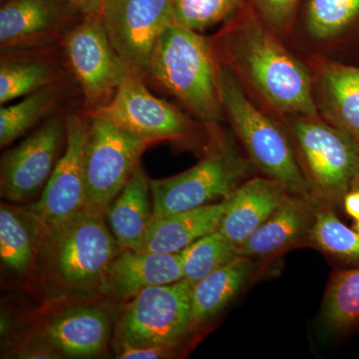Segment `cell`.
<instances>
[{"instance_id":"1","label":"cell","mask_w":359,"mask_h":359,"mask_svg":"<svg viewBox=\"0 0 359 359\" xmlns=\"http://www.w3.org/2000/svg\"><path fill=\"white\" fill-rule=\"evenodd\" d=\"M120 250L105 214L85 209L44 233L39 259L46 283L54 290L87 294L98 292Z\"/></svg>"},{"instance_id":"2","label":"cell","mask_w":359,"mask_h":359,"mask_svg":"<svg viewBox=\"0 0 359 359\" xmlns=\"http://www.w3.org/2000/svg\"><path fill=\"white\" fill-rule=\"evenodd\" d=\"M226 52L233 65L276 109L318 117L308 69L263 26L249 22L231 33Z\"/></svg>"},{"instance_id":"3","label":"cell","mask_w":359,"mask_h":359,"mask_svg":"<svg viewBox=\"0 0 359 359\" xmlns=\"http://www.w3.org/2000/svg\"><path fill=\"white\" fill-rule=\"evenodd\" d=\"M219 66L204 37L175 23L161 36L149 75L202 121L215 124L224 112Z\"/></svg>"},{"instance_id":"4","label":"cell","mask_w":359,"mask_h":359,"mask_svg":"<svg viewBox=\"0 0 359 359\" xmlns=\"http://www.w3.org/2000/svg\"><path fill=\"white\" fill-rule=\"evenodd\" d=\"M219 77L224 111L252 162L292 195L314 199L297 156L283 130L250 102L230 66L219 65Z\"/></svg>"},{"instance_id":"5","label":"cell","mask_w":359,"mask_h":359,"mask_svg":"<svg viewBox=\"0 0 359 359\" xmlns=\"http://www.w3.org/2000/svg\"><path fill=\"white\" fill-rule=\"evenodd\" d=\"M297 159L314 199L335 207L359 175V147L351 137L318 117L292 123Z\"/></svg>"},{"instance_id":"6","label":"cell","mask_w":359,"mask_h":359,"mask_svg":"<svg viewBox=\"0 0 359 359\" xmlns=\"http://www.w3.org/2000/svg\"><path fill=\"white\" fill-rule=\"evenodd\" d=\"M89 116L84 154L85 209L105 214L151 143L97 116Z\"/></svg>"},{"instance_id":"7","label":"cell","mask_w":359,"mask_h":359,"mask_svg":"<svg viewBox=\"0 0 359 359\" xmlns=\"http://www.w3.org/2000/svg\"><path fill=\"white\" fill-rule=\"evenodd\" d=\"M193 283L181 280L141 290L130 299L118 325V344L179 346L195 330Z\"/></svg>"},{"instance_id":"8","label":"cell","mask_w":359,"mask_h":359,"mask_svg":"<svg viewBox=\"0 0 359 359\" xmlns=\"http://www.w3.org/2000/svg\"><path fill=\"white\" fill-rule=\"evenodd\" d=\"M249 172L247 161L230 146H223L184 173L152 180L154 219L226 199Z\"/></svg>"},{"instance_id":"9","label":"cell","mask_w":359,"mask_h":359,"mask_svg":"<svg viewBox=\"0 0 359 359\" xmlns=\"http://www.w3.org/2000/svg\"><path fill=\"white\" fill-rule=\"evenodd\" d=\"M100 18L118 55L141 78L163 33L177 23L174 0H105Z\"/></svg>"},{"instance_id":"10","label":"cell","mask_w":359,"mask_h":359,"mask_svg":"<svg viewBox=\"0 0 359 359\" xmlns=\"http://www.w3.org/2000/svg\"><path fill=\"white\" fill-rule=\"evenodd\" d=\"M63 47L85 100L93 109L107 103L133 73L111 44L100 15L85 16L65 35Z\"/></svg>"},{"instance_id":"11","label":"cell","mask_w":359,"mask_h":359,"mask_svg":"<svg viewBox=\"0 0 359 359\" xmlns=\"http://www.w3.org/2000/svg\"><path fill=\"white\" fill-rule=\"evenodd\" d=\"M89 115L107 120L142 140L181 139L191 133L192 122L171 104L153 95L138 75L131 73L107 103Z\"/></svg>"},{"instance_id":"12","label":"cell","mask_w":359,"mask_h":359,"mask_svg":"<svg viewBox=\"0 0 359 359\" xmlns=\"http://www.w3.org/2000/svg\"><path fill=\"white\" fill-rule=\"evenodd\" d=\"M65 140L66 121L52 118L6 153L0 171L2 197L11 202H26L43 191L60 159Z\"/></svg>"},{"instance_id":"13","label":"cell","mask_w":359,"mask_h":359,"mask_svg":"<svg viewBox=\"0 0 359 359\" xmlns=\"http://www.w3.org/2000/svg\"><path fill=\"white\" fill-rule=\"evenodd\" d=\"M89 121L79 114L66 119V145L41 197L30 205L44 233L85 210L84 154Z\"/></svg>"},{"instance_id":"14","label":"cell","mask_w":359,"mask_h":359,"mask_svg":"<svg viewBox=\"0 0 359 359\" xmlns=\"http://www.w3.org/2000/svg\"><path fill=\"white\" fill-rule=\"evenodd\" d=\"M183 280L180 254L121 250L108 266L99 294L130 301L141 290Z\"/></svg>"},{"instance_id":"15","label":"cell","mask_w":359,"mask_h":359,"mask_svg":"<svg viewBox=\"0 0 359 359\" xmlns=\"http://www.w3.org/2000/svg\"><path fill=\"white\" fill-rule=\"evenodd\" d=\"M320 203L289 194L280 207L238 247V256L271 257L306 244Z\"/></svg>"},{"instance_id":"16","label":"cell","mask_w":359,"mask_h":359,"mask_svg":"<svg viewBox=\"0 0 359 359\" xmlns=\"http://www.w3.org/2000/svg\"><path fill=\"white\" fill-rule=\"evenodd\" d=\"M289 194L268 177L245 181L226 198L228 205L219 231L238 247L273 215Z\"/></svg>"},{"instance_id":"17","label":"cell","mask_w":359,"mask_h":359,"mask_svg":"<svg viewBox=\"0 0 359 359\" xmlns=\"http://www.w3.org/2000/svg\"><path fill=\"white\" fill-rule=\"evenodd\" d=\"M111 321L100 306H82L59 313L39 335L68 358H93L109 340Z\"/></svg>"},{"instance_id":"18","label":"cell","mask_w":359,"mask_h":359,"mask_svg":"<svg viewBox=\"0 0 359 359\" xmlns=\"http://www.w3.org/2000/svg\"><path fill=\"white\" fill-rule=\"evenodd\" d=\"M65 0H9L0 9L2 48L28 46L50 39L65 25Z\"/></svg>"},{"instance_id":"19","label":"cell","mask_w":359,"mask_h":359,"mask_svg":"<svg viewBox=\"0 0 359 359\" xmlns=\"http://www.w3.org/2000/svg\"><path fill=\"white\" fill-rule=\"evenodd\" d=\"M150 194L151 181L139 165L121 192L106 209V222L120 249H141L154 222Z\"/></svg>"},{"instance_id":"20","label":"cell","mask_w":359,"mask_h":359,"mask_svg":"<svg viewBox=\"0 0 359 359\" xmlns=\"http://www.w3.org/2000/svg\"><path fill=\"white\" fill-rule=\"evenodd\" d=\"M228 200L190 211L155 219L141 249L161 254H178L198 238L218 231Z\"/></svg>"},{"instance_id":"21","label":"cell","mask_w":359,"mask_h":359,"mask_svg":"<svg viewBox=\"0 0 359 359\" xmlns=\"http://www.w3.org/2000/svg\"><path fill=\"white\" fill-rule=\"evenodd\" d=\"M43 226L30 207L2 203L0 208V259L20 278L29 275L39 259Z\"/></svg>"},{"instance_id":"22","label":"cell","mask_w":359,"mask_h":359,"mask_svg":"<svg viewBox=\"0 0 359 359\" xmlns=\"http://www.w3.org/2000/svg\"><path fill=\"white\" fill-rule=\"evenodd\" d=\"M318 81L325 115L359 147V68L325 63Z\"/></svg>"},{"instance_id":"23","label":"cell","mask_w":359,"mask_h":359,"mask_svg":"<svg viewBox=\"0 0 359 359\" xmlns=\"http://www.w3.org/2000/svg\"><path fill=\"white\" fill-rule=\"evenodd\" d=\"M252 257L237 256L221 268L194 283L192 320L194 327L204 325L219 313L243 290L254 273Z\"/></svg>"},{"instance_id":"24","label":"cell","mask_w":359,"mask_h":359,"mask_svg":"<svg viewBox=\"0 0 359 359\" xmlns=\"http://www.w3.org/2000/svg\"><path fill=\"white\" fill-rule=\"evenodd\" d=\"M306 245L339 261L359 263V233L342 223L332 205H318Z\"/></svg>"},{"instance_id":"25","label":"cell","mask_w":359,"mask_h":359,"mask_svg":"<svg viewBox=\"0 0 359 359\" xmlns=\"http://www.w3.org/2000/svg\"><path fill=\"white\" fill-rule=\"evenodd\" d=\"M323 318L332 332L359 325V268L337 271L330 278L323 306Z\"/></svg>"},{"instance_id":"26","label":"cell","mask_w":359,"mask_h":359,"mask_svg":"<svg viewBox=\"0 0 359 359\" xmlns=\"http://www.w3.org/2000/svg\"><path fill=\"white\" fill-rule=\"evenodd\" d=\"M60 98L54 85L25 96L20 102L0 109V145L6 147L48 114Z\"/></svg>"},{"instance_id":"27","label":"cell","mask_w":359,"mask_h":359,"mask_svg":"<svg viewBox=\"0 0 359 359\" xmlns=\"http://www.w3.org/2000/svg\"><path fill=\"white\" fill-rule=\"evenodd\" d=\"M183 280L195 283L238 256V247L221 231L205 235L179 252Z\"/></svg>"},{"instance_id":"28","label":"cell","mask_w":359,"mask_h":359,"mask_svg":"<svg viewBox=\"0 0 359 359\" xmlns=\"http://www.w3.org/2000/svg\"><path fill=\"white\" fill-rule=\"evenodd\" d=\"M53 68L43 61H4L0 67V103L4 105L53 85Z\"/></svg>"},{"instance_id":"29","label":"cell","mask_w":359,"mask_h":359,"mask_svg":"<svg viewBox=\"0 0 359 359\" xmlns=\"http://www.w3.org/2000/svg\"><path fill=\"white\" fill-rule=\"evenodd\" d=\"M358 15L359 0H311L308 29L316 39H330L341 32Z\"/></svg>"},{"instance_id":"30","label":"cell","mask_w":359,"mask_h":359,"mask_svg":"<svg viewBox=\"0 0 359 359\" xmlns=\"http://www.w3.org/2000/svg\"><path fill=\"white\" fill-rule=\"evenodd\" d=\"M238 0H174L178 25L203 30L216 25L231 13Z\"/></svg>"},{"instance_id":"31","label":"cell","mask_w":359,"mask_h":359,"mask_svg":"<svg viewBox=\"0 0 359 359\" xmlns=\"http://www.w3.org/2000/svg\"><path fill=\"white\" fill-rule=\"evenodd\" d=\"M299 0H257L259 11L266 23L282 29L289 23Z\"/></svg>"},{"instance_id":"32","label":"cell","mask_w":359,"mask_h":359,"mask_svg":"<svg viewBox=\"0 0 359 359\" xmlns=\"http://www.w3.org/2000/svg\"><path fill=\"white\" fill-rule=\"evenodd\" d=\"M178 346H130L118 344L117 358L120 359H159L173 358Z\"/></svg>"},{"instance_id":"33","label":"cell","mask_w":359,"mask_h":359,"mask_svg":"<svg viewBox=\"0 0 359 359\" xmlns=\"http://www.w3.org/2000/svg\"><path fill=\"white\" fill-rule=\"evenodd\" d=\"M18 358L25 359H49V358H62L63 354L52 346L50 342L47 341L40 335H36L35 339H29L21 347L18 353Z\"/></svg>"},{"instance_id":"34","label":"cell","mask_w":359,"mask_h":359,"mask_svg":"<svg viewBox=\"0 0 359 359\" xmlns=\"http://www.w3.org/2000/svg\"><path fill=\"white\" fill-rule=\"evenodd\" d=\"M73 8L84 16L100 15L105 0H65Z\"/></svg>"},{"instance_id":"35","label":"cell","mask_w":359,"mask_h":359,"mask_svg":"<svg viewBox=\"0 0 359 359\" xmlns=\"http://www.w3.org/2000/svg\"><path fill=\"white\" fill-rule=\"evenodd\" d=\"M344 207L346 214L356 221L359 219V188L353 189L344 196Z\"/></svg>"},{"instance_id":"36","label":"cell","mask_w":359,"mask_h":359,"mask_svg":"<svg viewBox=\"0 0 359 359\" xmlns=\"http://www.w3.org/2000/svg\"><path fill=\"white\" fill-rule=\"evenodd\" d=\"M359 188V175L358 176V178L354 180L353 189Z\"/></svg>"},{"instance_id":"37","label":"cell","mask_w":359,"mask_h":359,"mask_svg":"<svg viewBox=\"0 0 359 359\" xmlns=\"http://www.w3.org/2000/svg\"><path fill=\"white\" fill-rule=\"evenodd\" d=\"M354 230H355L356 231H358V233H359V219H358V221H356L355 224H354Z\"/></svg>"}]
</instances>
